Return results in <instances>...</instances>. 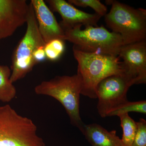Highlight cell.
Returning a JSON list of instances; mask_svg holds the SVG:
<instances>
[{"label": "cell", "mask_w": 146, "mask_h": 146, "mask_svg": "<svg viewBox=\"0 0 146 146\" xmlns=\"http://www.w3.org/2000/svg\"><path fill=\"white\" fill-rule=\"evenodd\" d=\"M74 57L78 63L77 73L81 76V94L90 98H97L99 83L108 77L123 75L122 62L119 56L83 52L73 47Z\"/></svg>", "instance_id": "obj_1"}, {"label": "cell", "mask_w": 146, "mask_h": 146, "mask_svg": "<svg viewBox=\"0 0 146 146\" xmlns=\"http://www.w3.org/2000/svg\"><path fill=\"white\" fill-rule=\"evenodd\" d=\"M82 82L77 73L72 76H56L48 81H44L35 86L37 95L52 97L62 105L70 118L72 125L77 127L82 134L85 124L80 113V95Z\"/></svg>", "instance_id": "obj_2"}, {"label": "cell", "mask_w": 146, "mask_h": 146, "mask_svg": "<svg viewBox=\"0 0 146 146\" xmlns=\"http://www.w3.org/2000/svg\"><path fill=\"white\" fill-rule=\"evenodd\" d=\"M77 25L63 29L65 41L74 44L77 49L86 53L119 56L120 50L124 45L119 34L110 32L104 27H85Z\"/></svg>", "instance_id": "obj_3"}, {"label": "cell", "mask_w": 146, "mask_h": 146, "mask_svg": "<svg viewBox=\"0 0 146 146\" xmlns=\"http://www.w3.org/2000/svg\"><path fill=\"white\" fill-rule=\"evenodd\" d=\"M108 1L112 7L105 16V21L112 32L121 35L124 45L146 40V9L133 8L117 1Z\"/></svg>", "instance_id": "obj_4"}, {"label": "cell", "mask_w": 146, "mask_h": 146, "mask_svg": "<svg viewBox=\"0 0 146 146\" xmlns=\"http://www.w3.org/2000/svg\"><path fill=\"white\" fill-rule=\"evenodd\" d=\"M32 120L9 105L0 107V146H46Z\"/></svg>", "instance_id": "obj_5"}, {"label": "cell", "mask_w": 146, "mask_h": 146, "mask_svg": "<svg viewBox=\"0 0 146 146\" xmlns=\"http://www.w3.org/2000/svg\"><path fill=\"white\" fill-rule=\"evenodd\" d=\"M26 24L25 33L12 55L10 80L13 83L23 78L32 70L36 65L33 58L35 52L46 44L39 33L34 9L31 3L29 4Z\"/></svg>", "instance_id": "obj_6"}, {"label": "cell", "mask_w": 146, "mask_h": 146, "mask_svg": "<svg viewBox=\"0 0 146 146\" xmlns=\"http://www.w3.org/2000/svg\"><path fill=\"white\" fill-rule=\"evenodd\" d=\"M131 86L124 75L110 76L102 80L96 89L97 109L100 116L107 117L112 110L128 101L127 94Z\"/></svg>", "instance_id": "obj_7"}, {"label": "cell", "mask_w": 146, "mask_h": 146, "mask_svg": "<svg viewBox=\"0 0 146 146\" xmlns=\"http://www.w3.org/2000/svg\"><path fill=\"white\" fill-rule=\"evenodd\" d=\"M119 57L123 60L124 75L132 85L146 83V40L123 45Z\"/></svg>", "instance_id": "obj_8"}, {"label": "cell", "mask_w": 146, "mask_h": 146, "mask_svg": "<svg viewBox=\"0 0 146 146\" xmlns=\"http://www.w3.org/2000/svg\"><path fill=\"white\" fill-rule=\"evenodd\" d=\"M29 7L26 0H0V40L26 23Z\"/></svg>", "instance_id": "obj_9"}, {"label": "cell", "mask_w": 146, "mask_h": 146, "mask_svg": "<svg viewBox=\"0 0 146 146\" xmlns=\"http://www.w3.org/2000/svg\"><path fill=\"white\" fill-rule=\"evenodd\" d=\"M46 2L52 10L61 16L62 21L59 24L63 29L79 25L85 27H98V22L102 17L96 13L91 14L77 9L64 0H48Z\"/></svg>", "instance_id": "obj_10"}, {"label": "cell", "mask_w": 146, "mask_h": 146, "mask_svg": "<svg viewBox=\"0 0 146 146\" xmlns=\"http://www.w3.org/2000/svg\"><path fill=\"white\" fill-rule=\"evenodd\" d=\"M30 3L34 9L39 33L45 43L54 39L65 41L63 28L45 2L31 0Z\"/></svg>", "instance_id": "obj_11"}, {"label": "cell", "mask_w": 146, "mask_h": 146, "mask_svg": "<svg viewBox=\"0 0 146 146\" xmlns=\"http://www.w3.org/2000/svg\"><path fill=\"white\" fill-rule=\"evenodd\" d=\"M83 134L92 146H124L116 130L108 131L97 123L85 125Z\"/></svg>", "instance_id": "obj_12"}, {"label": "cell", "mask_w": 146, "mask_h": 146, "mask_svg": "<svg viewBox=\"0 0 146 146\" xmlns=\"http://www.w3.org/2000/svg\"><path fill=\"white\" fill-rule=\"evenodd\" d=\"M11 71L7 65H0V101L9 102L16 97V89L10 80Z\"/></svg>", "instance_id": "obj_13"}, {"label": "cell", "mask_w": 146, "mask_h": 146, "mask_svg": "<svg viewBox=\"0 0 146 146\" xmlns=\"http://www.w3.org/2000/svg\"><path fill=\"white\" fill-rule=\"evenodd\" d=\"M121 120V126L122 128L123 134L121 141L124 146H132L135 134L137 125L135 121L129 117L128 114L119 115Z\"/></svg>", "instance_id": "obj_14"}, {"label": "cell", "mask_w": 146, "mask_h": 146, "mask_svg": "<svg viewBox=\"0 0 146 146\" xmlns=\"http://www.w3.org/2000/svg\"><path fill=\"white\" fill-rule=\"evenodd\" d=\"M138 112L146 114V100L133 102L128 101L111 110L108 114L107 117H118L119 115L128 114L129 112Z\"/></svg>", "instance_id": "obj_15"}, {"label": "cell", "mask_w": 146, "mask_h": 146, "mask_svg": "<svg viewBox=\"0 0 146 146\" xmlns=\"http://www.w3.org/2000/svg\"><path fill=\"white\" fill-rule=\"evenodd\" d=\"M65 49V41L60 39H53L46 43L44 46L46 58L51 61L58 60Z\"/></svg>", "instance_id": "obj_16"}, {"label": "cell", "mask_w": 146, "mask_h": 146, "mask_svg": "<svg viewBox=\"0 0 146 146\" xmlns=\"http://www.w3.org/2000/svg\"><path fill=\"white\" fill-rule=\"evenodd\" d=\"M68 2L72 5L80 7H90L96 13L102 17L106 15L107 8L99 0H69Z\"/></svg>", "instance_id": "obj_17"}, {"label": "cell", "mask_w": 146, "mask_h": 146, "mask_svg": "<svg viewBox=\"0 0 146 146\" xmlns=\"http://www.w3.org/2000/svg\"><path fill=\"white\" fill-rule=\"evenodd\" d=\"M137 129L132 146H146V121L141 118L136 122Z\"/></svg>", "instance_id": "obj_18"}, {"label": "cell", "mask_w": 146, "mask_h": 146, "mask_svg": "<svg viewBox=\"0 0 146 146\" xmlns=\"http://www.w3.org/2000/svg\"><path fill=\"white\" fill-rule=\"evenodd\" d=\"M44 46H41L35 51L33 54V58L36 64L43 62L46 58L44 50Z\"/></svg>", "instance_id": "obj_19"}]
</instances>
